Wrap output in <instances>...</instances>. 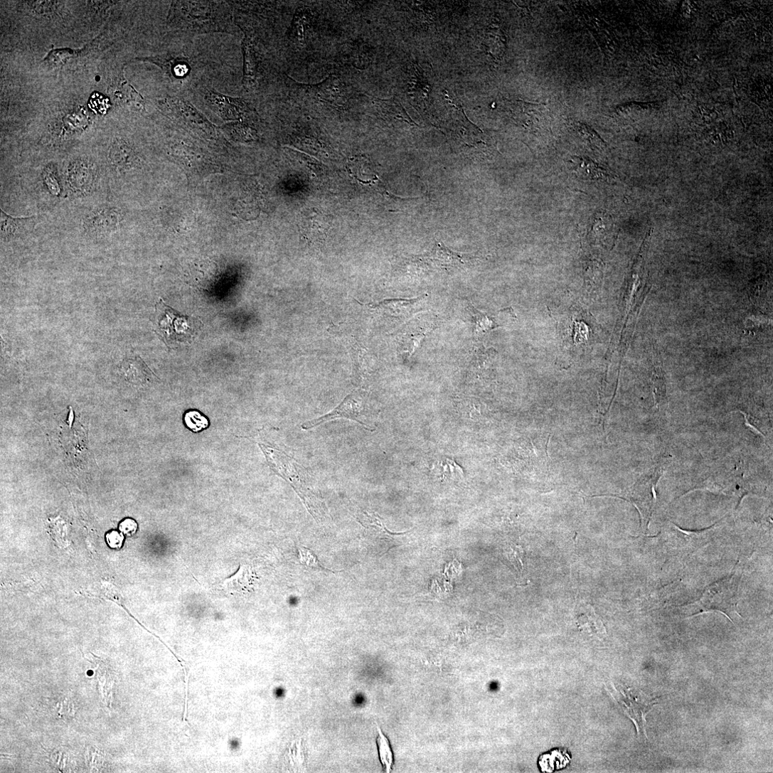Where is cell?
<instances>
[{"mask_svg":"<svg viewBox=\"0 0 773 773\" xmlns=\"http://www.w3.org/2000/svg\"><path fill=\"white\" fill-rule=\"evenodd\" d=\"M378 730L377 745L380 760L385 771L390 772L393 765V753L387 737L383 733L379 727H378Z\"/></svg>","mask_w":773,"mask_h":773,"instance_id":"4dcf8cb0","label":"cell"},{"mask_svg":"<svg viewBox=\"0 0 773 773\" xmlns=\"http://www.w3.org/2000/svg\"><path fill=\"white\" fill-rule=\"evenodd\" d=\"M435 328V323L424 316L417 317L411 323L408 333L404 338V348L407 356H412L418 349L421 342Z\"/></svg>","mask_w":773,"mask_h":773,"instance_id":"e0dca14e","label":"cell"},{"mask_svg":"<svg viewBox=\"0 0 773 773\" xmlns=\"http://www.w3.org/2000/svg\"><path fill=\"white\" fill-rule=\"evenodd\" d=\"M204 99L213 112L225 121L239 120L252 117L255 107L241 97H233L214 90H208Z\"/></svg>","mask_w":773,"mask_h":773,"instance_id":"5b68a950","label":"cell"},{"mask_svg":"<svg viewBox=\"0 0 773 773\" xmlns=\"http://www.w3.org/2000/svg\"><path fill=\"white\" fill-rule=\"evenodd\" d=\"M68 175L70 186L76 191H84L92 186L95 171L89 163L80 160L72 164Z\"/></svg>","mask_w":773,"mask_h":773,"instance_id":"ac0fdd59","label":"cell"},{"mask_svg":"<svg viewBox=\"0 0 773 773\" xmlns=\"http://www.w3.org/2000/svg\"><path fill=\"white\" fill-rule=\"evenodd\" d=\"M474 325V334L476 336H482L489 332V331L500 326V324L497 322L494 318L489 316L487 314L477 310L474 306L470 307Z\"/></svg>","mask_w":773,"mask_h":773,"instance_id":"f1b7e54d","label":"cell"},{"mask_svg":"<svg viewBox=\"0 0 773 773\" xmlns=\"http://www.w3.org/2000/svg\"><path fill=\"white\" fill-rule=\"evenodd\" d=\"M168 23L176 31L196 35L233 33L234 26L228 4L215 1H174Z\"/></svg>","mask_w":773,"mask_h":773,"instance_id":"6da1fadb","label":"cell"},{"mask_svg":"<svg viewBox=\"0 0 773 773\" xmlns=\"http://www.w3.org/2000/svg\"><path fill=\"white\" fill-rule=\"evenodd\" d=\"M363 410L364 403L363 395L359 392H353L348 395L334 410L321 417L305 422L302 425V428L305 430H309L324 422L339 418L350 419L366 426L361 420V415Z\"/></svg>","mask_w":773,"mask_h":773,"instance_id":"ba28073f","label":"cell"},{"mask_svg":"<svg viewBox=\"0 0 773 773\" xmlns=\"http://www.w3.org/2000/svg\"><path fill=\"white\" fill-rule=\"evenodd\" d=\"M300 240L309 245L325 241L331 228L330 217L312 208L302 211L299 219Z\"/></svg>","mask_w":773,"mask_h":773,"instance_id":"8992f818","label":"cell"},{"mask_svg":"<svg viewBox=\"0 0 773 773\" xmlns=\"http://www.w3.org/2000/svg\"><path fill=\"white\" fill-rule=\"evenodd\" d=\"M306 92L322 103L341 110L348 102L347 89L343 82L335 75L314 85H301Z\"/></svg>","mask_w":773,"mask_h":773,"instance_id":"52a82bcc","label":"cell"},{"mask_svg":"<svg viewBox=\"0 0 773 773\" xmlns=\"http://www.w3.org/2000/svg\"><path fill=\"white\" fill-rule=\"evenodd\" d=\"M475 259L476 257L454 252L443 243H437L430 253L419 257V261L430 268L454 271L463 268Z\"/></svg>","mask_w":773,"mask_h":773,"instance_id":"30bf717a","label":"cell"},{"mask_svg":"<svg viewBox=\"0 0 773 773\" xmlns=\"http://www.w3.org/2000/svg\"><path fill=\"white\" fill-rule=\"evenodd\" d=\"M176 151V154H174L176 157H177V159L183 166L190 169V171L193 170L195 172L198 169L201 171L209 166V162L205 159V156H203L201 153L193 152V150L189 148L181 150V152L178 150Z\"/></svg>","mask_w":773,"mask_h":773,"instance_id":"83f0119b","label":"cell"},{"mask_svg":"<svg viewBox=\"0 0 773 773\" xmlns=\"http://www.w3.org/2000/svg\"><path fill=\"white\" fill-rule=\"evenodd\" d=\"M257 582L253 567L250 565H243L235 576L225 582L223 587L232 595L246 594L254 591Z\"/></svg>","mask_w":773,"mask_h":773,"instance_id":"2e32d148","label":"cell"},{"mask_svg":"<svg viewBox=\"0 0 773 773\" xmlns=\"http://www.w3.org/2000/svg\"><path fill=\"white\" fill-rule=\"evenodd\" d=\"M138 525L137 522L131 518H127L122 522L120 524V530L127 535H132L137 531Z\"/></svg>","mask_w":773,"mask_h":773,"instance_id":"74e56055","label":"cell"},{"mask_svg":"<svg viewBox=\"0 0 773 773\" xmlns=\"http://www.w3.org/2000/svg\"><path fill=\"white\" fill-rule=\"evenodd\" d=\"M298 550V557L300 564L310 570H317L320 572H329L332 573H336V572L327 570L324 567L319 559L311 549L304 546H297Z\"/></svg>","mask_w":773,"mask_h":773,"instance_id":"1f68e13d","label":"cell"},{"mask_svg":"<svg viewBox=\"0 0 773 773\" xmlns=\"http://www.w3.org/2000/svg\"><path fill=\"white\" fill-rule=\"evenodd\" d=\"M510 105V110L514 119L522 125L528 127L535 125L538 123L543 113L540 105L516 100L511 102Z\"/></svg>","mask_w":773,"mask_h":773,"instance_id":"44dd1931","label":"cell"},{"mask_svg":"<svg viewBox=\"0 0 773 773\" xmlns=\"http://www.w3.org/2000/svg\"><path fill=\"white\" fill-rule=\"evenodd\" d=\"M184 422L193 432L201 431L208 426V419L197 410H189L184 415Z\"/></svg>","mask_w":773,"mask_h":773,"instance_id":"d6a6232c","label":"cell"},{"mask_svg":"<svg viewBox=\"0 0 773 773\" xmlns=\"http://www.w3.org/2000/svg\"><path fill=\"white\" fill-rule=\"evenodd\" d=\"M578 132L582 139L585 140L592 147H595L597 149H602L604 142L602 141V139L595 131H593L587 126L580 124L578 127Z\"/></svg>","mask_w":773,"mask_h":773,"instance_id":"e575fe53","label":"cell"},{"mask_svg":"<svg viewBox=\"0 0 773 773\" xmlns=\"http://www.w3.org/2000/svg\"><path fill=\"white\" fill-rule=\"evenodd\" d=\"M160 67L166 74L176 80L186 78L191 71L189 60L183 57L165 55L139 59Z\"/></svg>","mask_w":773,"mask_h":773,"instance_id":"5bb4252c","label":"cell"},{"mask_svg":"<svg viewBox=\"0 0 773 773\" xmlns=\"http://www.w3.org/2000/svg\"><path fill=\"white\" fill-rule=\"evenodd\" d=\"M156 327L166 343L186 342L193 336V321L162 302L156 304Z\"/></svg>","mask_w":773,"mask_h":773,"instance_id":"3957f363","label":"cell"},{"mask_svg":"<svg viewBox=\"0 0 773 773\" xmlns=\"http://www.w3.org/2000/svg\"><path fill=\"white\" fill-rule=\"evenodd\" d=\"M312 15L308 9H299L294 14L289 39L297 49H302L306 43V33L311 23Z\"/></svg>","mask_w":773,"mask_h":773,"instance_id":"ffe728a7","label":"cell"},{"mask_svg":"<svg viewBox=\"0 0 773 773\" xmlns=\"http://www.w3.org/2000/svg\"><path fill=\"white\" fill-rule=\"evenodd\" d=\"M161 112L169 119L191 130L204 132L209 134L213 125L189 102L176 97H166L158 101Z\"/></svg>","mask_w":773,"mask_h":773,"instance_id":"277c9868","label":"cell"},{"mask_svg":"<svg viewBox=\"0 0 773 773\" xmlns=\"http://www.w3.org/2000/svg\"><path fill=\"white\" fill-rule=\"evenodd\" d=\"M260 446L271 469L292 486L308 511L318 521L324 513L325 508L309 488L303 468L283 452L263 444Z\"/></svg>","mask_w":773,"mask_h":773,"instance_id":"7a4b0ae2","label":"cell"},{"mask_svg":"<svg viewBox=\"0 0 773 773\" xmlns=\"http://www.w3.org/2000/svg\"><path fill=\"white\" fill-rule=\"evenodd\" d=\"M487 53L496 59H500L505 53L506 38L502 31L496 26H491L485 38Z\"/></svg>","mask_w":773,"mask_h":773,"instance_id":"484cf974","label":"cell"},{"mask_svg":"<svg viewBox=\"0 0 773 773\" xmlns=\"http://www.w3.org/2000/svg\"><path fill=\"white\" fill-rule=\"evenodd\" d=\"M573 170L585 180H598L607 176V172L599 165L586 157H573L571 160Z\"/></svg>","mask_w":773,"mask_h":773,"instance_id":"cb8c5ba5","label":"cell"},{"mask_svg":"<svg viewBox=\"0 0 773 773\" xmlns=\"http://www.w3.org/2000/svg\"><path fill=\"white\" fill-rule=\"evenodd\" d=\"M727 580L720 582L712 585L703 595L700 602L701 612H718L725 614L731 619L730 614L736 612L737 602L735 597V586L727 592H725Z\"/></svg>","mask_w":773,"mask_h":773,"instance_id":"9c48e42d","label":"cell"},{"mask_svg":"<svg viewBox=\"0 0 773 773\" xmlns=\"http://www.w3.org/2000/svg\"><path fill=\"white\" fill-rule=\"evenodd\" d=\"M373 59L370 47L363 41L354 43L349 53V60L358 69L363 70L370 65Z\"/></svg>","mask_w":773,"mask_h":773,"instance_id":"4316f807","label":"cell"},{"mask_svg":"<svg viewBox=\"0 0 773 773\" xmlns=\"http://www.w3.org/2000/svg\"><path fill=\"white\" fill-rule=\"evenodd\" d=\"M523 550L521 546L513 544L510 546V551L508 552L510 561L516 570L521 572L523 570Z\"/></svg>","mask_w":773,"mask_h":773,"instance_id":"d590c367","label":"cell"},{"mask_svg":"<svg viewBox=\"0 0 773 773\" xmlns=\"http://www.w3.org/2000/svg\"><path fill=\"white\" fill-rule=\"evenodd\" d=\"M106 540L110 547L113 548H119L123 544L124 536L119 532L114 531L107 534Z\"/></svg>","mask_w":773,"mask_h":773,"instance_id":"8d00e7d4","label":"cell"},{"mask_svg":"<svg viewBox=\"0 0 773 773\" xmlns=\"http://www.w3.org/2000/svg\"><path fill=\"white\" fill-rule=\"evenodd\" d=\"M426 299L427 296H422L411 300H392L385 302L383 306L393 314L407 318L420 311L426 304Z\"/></svg>","mask_w":773,"mask_h":773,"instance_id":"7402d4cb","label":"cell"},{"mask_svg":"<svg viewBox=\"0 0 773 773\" xmlns=\"http://www.w3.org/2000/svg\"><path fill=\"white\" fill-rule=\"evenodd\" d=\"M120 223V215L113 208H103L92 213L85 223L86 230L95 235H105L117 230Z\"/></svg>","mask_w":773,"mask_h":773,"instance_id":"8fae6325","label":"cell"},{"mask_svg":"<svg viewBox=\"0 0 773 773\" xmlns=\"http://www.w3.org/2000/svg\"><path fill=\"white\" fill-rule=\"evenodd\" d=\"M619 693L621 696H618V703L632 720L638 732L641 730L646 735L645 717L651 710L653 704L650 703L649 701H646L642 697H634L630 691H627L626 693L620 691Z\"/></svg>","mask_w":773,"mask_h":773,"instance_id":"7c38bea8","label":"cell"},{"mask_svg":"<svg viewBox=\"0 0 773 773\" xmlns=\"http://www.w3.org/2000/svg\"><path fill=\"white\" fill-rule=\"evenodd\" d=\"M77 55L74 50L69 49H57L52 50L45 59L50 66L60 67L65 65L68 60Z\"/></svg>","mask_w":773,"mask_h":773,"instance_id":"836d02e7","label":"cell"},{"mask_svg":"<svg viewBox=\"0 0 773 773\" xmlns=\"http://www.w3.org/2000/svg\"><path fill=\"white\" fill-rule=\"evenodd\" d=\"M244 55L243 85L247 91H252L257 85L260 59L255 44L248 34L242 42Z\"/></svg>","mask_w":773,"mask_h":773,"instance_id":"4fadbf2b","label":"cell"},{"mask_svg":"<svg viewBox=\"0 0 773 773\" xmlns=\"http://www.w3.org/2000/svg\"><path fill=\"white\" fill-rule=\"evenodd\" d=\"M375 109L385 120L412 124L402 104L396 99L374 98Z\"/></svg>","mask_w":773,"mask_h":773,"instance_id":"d6986e66","label":"cell"},{"mask_svg":"<svg viewBox=\"0 0 773 773\" xmlns=\"http://www.w3.org/2000/svg\"><path fill=\"white\" fill-rule=\"evenodd\" d=\"M31 218H14L2 210L1 236L4 239L16 238L25 234L27 227H30Z\"/></svg>","mask_w":773,"mask_h":773,"instance_id":"d4e9b609","label":"cell"},{"mask_svg":"<svg viewBox=\"0 0 773 773\" xmlns=\"http://www.w3.org/2000/svg\"><path fill=\"white\" fill-rule=\"evenodd\" d=\"M109 158L113 166L119 171L136 169L140 164L134 149L124 140H117L114 143Z\"/></svg>","mask_w":773,"mask_h":773,"instance_id":"9a60e30c","label":"cell"},{"mask_svg":"<svg viewBox=\"0 0 773 773\" xmlns=\"http://www.w3.org/2000/svg\"><path fill=\"white\" fill-rule=\"evenodd\" d=\"M571 761V757L565 749L552 750L542 755L538 764L542 772H550L565 768Z\"/></svg>","mask_w":773,"mask_h":773,"instance_id":"603a6c76","label":"cell"},{"mask_svg":"<svg viewBox=\"0 0 773 773\" xmlns=\"http://www.w3.org/2000/svg\"><path fill=\"white\" fill-rule=\"evenodd\" d=\"M578 624L582 629L591 634H599L605 631L604 625L590 605L586 606L585 612L579 616Z\"/></svg>","mask_w":773,"mask_h":773,"instance_id":"f546056e","label":"cell"}]
</instances>
